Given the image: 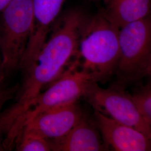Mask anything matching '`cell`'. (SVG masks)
Returning <instances> with one entry per match:
<instances>
[{"label":"cell","instance_id":"obj_1","mask_svg":"<svg viewBox=\"0 0 151 151\" xmlns=\"http://www.w3.org/2000/svg\"><path fill=\"white\" fill-rule=\"evenodd\" d=\"M87 15L79 8L61 12L17 92L16 102L27 105L74 63L78 52L81 27Z\"/></svg>","mask_w":151,"mask_h":151},{"label":"cell","instance_id":"obj_2","mask_svg":"<svg viewBox=\"0 0 151 151\" xmlns=\"http://www.w3.org/2000/svg\"><path fill=\"white\" fill-rule=\"evenodd\" d=\"M119 29L104 15L102 10L87 15L80 31L75 60L80 70L92 81L103 82L116 70L119 59Z\"/></svg>","mask_w":151,"mask_h":151},{"label":"cell","instance_id":"obj_3","mask_svg":"<svg viewBox=\"0 0 151 151\" xmlns=\"http://www.w3.org/2000/svg\"><path fill=\"white\" fill-rule=\"evenodd\" d=\"M32 27V0H12L0 14V52L6 76L20 69Z\"/></svg>","mask_w":151,"mask_h":151},{"label":"cell","instance_id":"obj_4","mask_svg":"<svg viewBox=\"0 0 151 151\" xmlns=\"http://www.w3.org/2000/svg\"><path fill=\"white\" fill-rule=\"evenodd\" d=\"M91 82L93 81L90 76L80 70L76 65H71L45 91L41 92L24 106L25 110L11 130L10 139L14 142L22 127L38 113L51 108L78 101L84 97Z\"/></svg>","mask_w":151,"mask_h":151},{"label":"cell","instance_id":"obj_5","mask_svg":"<svg viewBox=\"0 0 151 151\" xmlns=\"http://www.w3.org/2000/svg\"><path fill=\"white\" fill-rule=\"evenodd\" d=\"M83 98L95 111L129 125L151 138V127L140 114L132 96L120 88H104L91 82Z\"/></svg>","mask_w":151,"mask_h":151},{"label":"cell","instance_id":"obj_6","mask_svg":"<svg viewBox=\"0 0 151 151\" xmlns=\"http://www.w3.org/2000/svg\"><path fill=\"white\" fill-rule=\"evenodd\" d=\"M116 71L126 79L139 77L151 50V14L119 29Z\"/></svg>","mask_w":151,"mask_h":151},{"label":"cell","instance_id":"obj_7","mask_svg":"<svg viewBox=\"0 0 151 151\" xmlns=\"http://www.w3.org/2000/svg\"><path fill=\"white\" fill-rule=\"evenodd\" d=\"M83 115L78 101L70 103L38 113L29 120L21 130L40 135L50 142L66 135L77 124Z\"/></svg>","mask_w":151,"mask_h":151},{"label":"cell","instance_id":"obj_8","mask_svg":"<svg viewBox=\"0 0 151 151\" xmlns=\"http://www.w3.org/2000/svg\"><path fill=\"white\" fill-rule=\"evenodd\" d=\"M66 0H32L33 27L20 69L25 72L32 65L61 14Z\"/></svg>","mask_w":151,"mask_h":151},{"label":"cell","instance_id":"obj_9","mask_svg":"<svg viewBox=\"0 0 151 151\" xmlns=\"http://www.w3.org/2000/svg\"><path fill=\"white\" fill-rule=\"evenodd\" d=\"M95 124L106 145L117 151H151V138L95 111Z\"/></svg>","mask_w":151,"mask_h":151},{"label":"cell","instance_id":"obj_10","mask_svg":"<svg viewBox=\"0 0 151 151\" xmlns=\"http://www.w3.org/2000/svg\"><path fill=\"white\" fill-rule=\"evenodd\" d=\"M50 143L52 151H99L108 148L96 124L84 114L66 135Z\"/></svg>","mask_w":151,"mask_h":151},{"label":"cell","instance_id":"obj_11","mask_svg":"<svg viewBox=\"0 0 151 151\" xmlns=\"http://www.w3.org/2000/svg\"><path fill=\"white\" fill-rule=\"evenodd\" d=\"M104 15L119 29L151 14V0H106Z\"/></svg>","mask_w":151,"mask_h":151},{"label":"cell","instance_id":"obj_12","mask_svg":"<svg viewBox=\"0 0 151 151\" xmlns=\"http://www.w3.org/2000/svg\"><path fill=\"white\" fill-rule=\"evenodd\" d=\"M14 146H15L16 151H52L51 145L48 140L40 135L24 130H21L18 133Z\"/></svg>","mask_w":151,"mask_h":151},{"label":"cell","instance_id":"obj_13","mask_svg":"<svg viewBox=\"0 0 151 151\" xmlns=\"http://www.w3.org/2000/svg\"><path fill=\"white\" fill-rule=\"evenodd\" d=\"M23 111L22 105L16 103L0 114V151L5 150V144L10 133Z\"/></svg>","mask_w":151,"mask_h":151},{"label":"cell","instance_id":"obj_14","mask_svg":"<svg viewBox=\"0 0 151 151\" xmlns=\"http://www.w3.org/2000/svg\"><path fill=\"white\" fill-rule=\"evenodd\" d=\"M132 96L140 114L151 127V86L147 85Z\"/></svg>","mask_w":151,"mask_h":151},{"label":"cell","instance_id":"obj_15","mask_svg":"<svg viewBox=\"0 0 151 151\" xmlns=\"http://www.w3.org/2000/svg\"><path fill=\"white\" fill-rule=\"evenodd\" d=\"M20 86L16 85L11 87L0 86V114L6 103L14 97L19 90Z\"/></svg>","mask_w":151,"mask_h":151},{"label":"cell","instance_id":"obj_16","mask_svg":"<svg viewBox=\"0 0 151 151\" xmlns=\"http://www.w3.org/2000/svg\"><path fill=\"white\" fill-rule=\"evenodd\" d=\"M140 77H146L148 82L147 85L151 86V50L146 59Z\"/></svg>","mask_w":151,"mask_h":151},{"label":"cell","instance_id":"obj_17","mask_svg":"<svg viewBox=\"0 0 151 151\" xmlns=\"http://www.w3.org/2000/svg\"><path fill=\"white\" fill-rule=\"evenodd\" d=\"M6 77L3 64V60L0 52V86L4 85V82Z\"/></svg>","mask_w":151,"mask_h":151},{"label":"cell","instance_id":"obj_18","mask_svg":"<svg viewBox=\"0 0 151 151\" xmlns=\"http://www.w3.org/2000/svg\"><path fill=\"white\" fill-rule=\"evenodd\" d=\"M12 0H0V14L5 10Z\"/></svg>","mask_w":151,"mask_h":151},{"label":"cell","instance_id":"obj_19","mask_svg":"<svg viewBox=\"0 0 151 151\" xmlns=\"http://www.w3.org/2000/svg\"><path fill=\"white\" fill-rule=\"evenodd\" d=\"M90 1H98V0H90Z\"/></svg>","mask_w":151,"mask_h":151}]
</instances>
